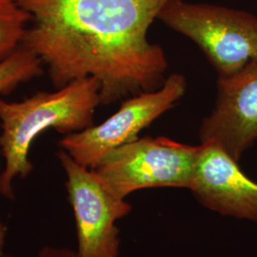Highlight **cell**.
<instances>
[{
  "mask_svg": "<svg viewBox=\"0 0 257 257\" xmlns=\"http://www.w3.org/2000/svg\"><path fill=\"white\" fill-rule=\"evenodd\" d=\"M0 257H14V256H12V255H10V254H7V253H5V252H4V253H3V254H2V255H0Z\"/></svg>",
  "mask_w": 257,
  "mask_h": 257,
  "instance_id": "13",
  "label": "cell"
},
{
  "mask_svg": "<svg viewBox=\"0 0 257 257\" xmlns=\"http://www.w3.org/2000/svg\"><path fill=\"white\" fill-rule=\"evenodd\" d=\"M203 207L223 216L257 222V183L222 148L206 143L189 188Z\"/></svg>",
  "mask_w": 257,
  "mask_h": 257,
  "instance_id": "8",
  "label": "cell"
},
{
  "mask_svg": "<svg viewBox=\"0 0 257 257\" xmlns=\"http://www.w3.org/2000/svg\"><path fill=\"white\" fill-rule=\"evenodd\" d=\"M30 16L16 0H0V62L22 46Z\"/></svg>",
  "mask_w": 257,
  "mask_h": 257,
  "instance_id": "9",
  "label": "cell"
},
{
  "mask_svg": "<svg viewBox=\"0 0 257 257\" xmlns=\"http://www.w3.org/2000/svg\"><path fill=\"white\" fill-rule=\"evenodd\" d=\"M37 257H78L75 250L64 247L45 246L38 251Z\"/></svg>",
  "mask_w": 257,
  "mask_h": 257,
  "instance_id": "11",
  "label": "cell"
},
{
  "mask_svg": "<svg viewBox=\"0 0 257 257\" xmlns=\"http://www.w3.org/2000/svg\"><path fill=\"white\" fill-rule=\"evenodd\" d=\"M42 62L33 52L20 47L0 62V95L15 90L42 72Z\"/></svg>",
  "mask_w": 257,
  "mask_h": 257,
  "instance_id": "10",
  "label": "cell"
},
{
  "mask_svg": "<svg viewBox=\"0 0 257 257\" xmlns=\"http://www.w3.org/2000/svg\"><path fill=\"white\" fill-rule=\"evenodd\" d=\"M100 89L99 81L88 76L55 92H37L22 101L0 97V148L4 158L0 193L5 198L13 199L15 180L33 171L30 151L39 135L55 128L67 136L92 126L95 109L101 104Z\"/></svg>",
  "mask_w": 257,
  "mask_h": 257,
  "instance_id": "2",
  "label": "cell"
},
{
  "mask_svg": "<svg viewBox=\"0 0 257 257\" xmlns=\"http://www.w3.org/2000/svg\"><path fill=\"white\" fill-rule=\"evenodd\" d=\"M200 146L171 138H138L111 151L93 170L107 190L121 199L156 188H190Z\"/></svg>",
  "mask_w": 257,
  "mask_h": 257,
  "instance_id": "4",
  "label": "cell"
},
{
  "mask_svg": "<svg viewBox=\"0 0 257 257\" xmlns=\"http://www.w3.org/2000/svg\"><path fill=\"white\" fill-rule=\"evenodd\" d=\"M30 16L22 47L56 89L92 76L109 105L165 82L163 49L148 31L170 0H16Z\"/></svg>",
  "mask_w": 257,
  "mask_h": 257,
  "instance_id": "1",
  "label": "cell"
},
{
  "mask_svg": "<svg viewBox=\"0 0 257 257\" xmlns=\"http://www.w3.org/2000/svg\"><path fill=\"white\" fill-rule=\"evenodd\" d=\"M186 90L183 74H172L156 91L124 99L119 110L101 124L65 136L60 147L80 165L94 170L111 151L137 140L141 131L175 107Z\"/></svg>",
  "mask_w": 257,
  "mask_h": 257,
  "instance_id": "5",
  "label": "cell"
},
{
  "mask_svg": "<svg viewBox=\"0 0 257 257\" xmlns=\"http://www.w3.org/2000/svg\"><path fill=\"white\" fill-rule=\"evenodd\" d=\"M168 27L201 49L219 77H227L257 59V17L209 3L170 0L158 15Z\"/></svg>",
  "mask_w": 257,
  "mask_h": 257,
  "instance_id": "3",
  "label": "cell"
},
{
  "mask_svg": "<svg viewBox=\"0 0 257 257\" xmlns=\"http://www.w3.org/2000/svg\"><path fill=\"white\" fill-rule=\"evenodd\" d=\"M217 98L199 128L201 144L212 143L239 161L257 140V59L219 77Z\"/></svg>",
  "mask_w": 257,
  "mask_h": 257,
  "instance_id": "7",
  "label": "cell"
},
{
  "mask_svg": "<svg viewBox=\"0 0 257 257\" xmlns=\"http://www.w3.org/2000/svg\"><path fill=\"white\" fill-rule=\"evenodd\" d=\"M6 236H7V228H6V226L0 221V255H2V254L4 253L3 248H4V245H5Z\"/></svg>",
  "mask_w": 257,
  "mask_h": 257,
  "instance_id": "12",
  "label": "cell"
},
{
  "mask_svg": "<svg viewBox=\"0 0 257 257\" xmlns=\"http://www.w3.org/2000/svg\"><path fill=\"white\" fill-rule=\"evenodd\" d=\"M57 158L64 170L68 198L74 212L78 257H119L117 222L133 207L113 195L93 170L80 165L60 150Z\"/></svg>",
  "mask_w": 257,
  "mask_h": 257,
  "instance_id": "6",
  "label": "cell"
}]
</instances>
